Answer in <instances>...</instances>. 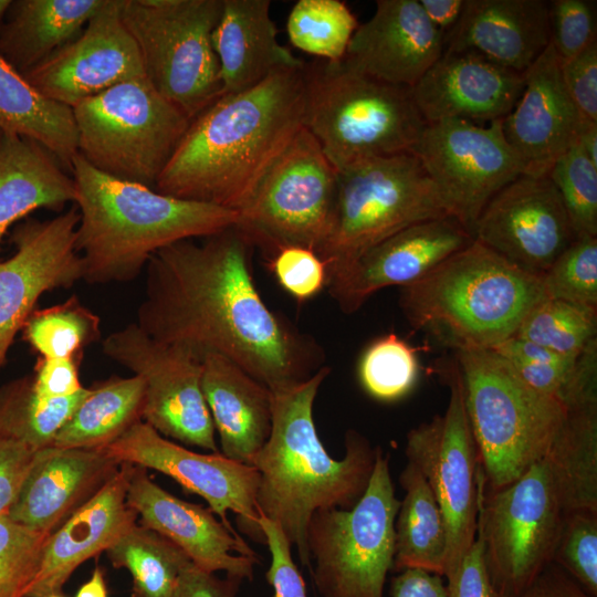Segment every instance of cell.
<instances>
[{"label": "cell", "instance_id": "1", "mask_svg": "<svg viewBox=\"0 0 597 597\" xmlns=\"http://www.w3.org/2000/svg\"><path fill=\"white\" fill-rule=\"evenodd\" d=\"M201 239L177 241L148 260L138 327L201 360L221 355L271 391L296 386L324 367L315 338L262 298L247 234L233 224Z\"/></svg>", "mask_w": 597, "mask_h": 597}, {"label": "cell", "instance_id": "2", "mask_svg": "<svg viewBox=\"0 0 597 597\" xmlns=\"http://www.w3.org/2000/svg\"><path fill=\"white\" fill-rule=\"evenodd\" d=\"M304 64L277 70L245 91L221 95L199 113L155 190L238 211L304 127Z\"/></svg>", "mask_w": 597, "mask_h": 597}, {"label": "cell", "instance_id": "3", "mask_svg": "<svg viewBox=\"0 0 597 597\" xmlns=\"http://www.w3.org/2000/svg\"><path fill=\"white\" fill-rule=\"evenodd\" d=\"M329 371L324 366L296 386L272 391L271 432L251 463L260 475L259 514L281 528L310 570L306 528L312 515L321 510L352 509L367 489L378 449L349 429L344 458L328 454L314 423L313 407Z\"/></svg>", "mask_w": 597, "mask_h": 597}, {"label": "cell", "instance_id": "4", "mask_svg": "<svg viewBox=\"0 0 597 597\" xmlns=\"http://www.w3.org/2000/svg\"><path fill=\"white\" fill-rule=\"evenodd\" d=\"M71 172L80 214L75 250L82 259L83 281L90 284L129 282L158 250L238 222V211L113 178L78 154Z\"/></svg>", "mask_w": 597, "mask_h": 597}, {"label": "cell", "instance_id": "5", "mask_svg": "<svg viewBox=\"0 0 597 597\" xmlns=\"http://www.w3.org/2000/svg\"><path fill=\"white\" fill-rule=\"evenodd\" d=\"M544 298L542 276L473 240L425 277L404 286L399 306L415 329L457 352L492 349L514 336Z\"/></svg>", "mask_w": 597, "mask_h": 597}, {"label": "cell", "instance_id": "6", "mask_svg": "<svg viewBox=\"0 0 597 597\" xmlns=\"http://www.w3.org/2000/svg\"><path fill=\"white\" fill-rule=\"evenodd\" d=\"M304 82V127L337 171L412 153L427 124L410 88L365 75L344 60L305 62Z\"/></svg>", "mask_w": 597, "mask_h": 597}, {"label": "cell", "instance_id": "7", "mask_svg": "<svg viewBox=\"0 0 597 597\" xmlns=\"http://www.w3.org/2000/svg\"><path fill=\"white\" fill-rule=\"evenodd\" d=\"M481 483L494 491L543 460L563 422L555 398L524 384L492 349L457 350Z\"/></svg>", "mask_w": 597, "mask_h": 597}, {"label": "cell", "instance_id": "8", "mask_svg": "<svg viewBox=\"0 0 597 597\" xmlns=\"http://www.w3.org/2000/svg\"><path fill=\"white\" fill-rule=\"evenodd\" d=\"M71 108L78 155L107 176L154 189L191 122L146 76Z\"/></svg>", "mask_w": 597, "mask_h": 597}, {"label": "cell", "instance_id": "9", "mask_svg": "<svg viewBox=\"0 0 597 597\" xmlns=\"http://www.w3.org/2000/svg\"><path fill=\"white\" fill-rule=\"evenodd\" d=\"M395 495L389 454L377 449L367 489L349 510L315 512L306 546L315 588L322 597H383L395 556Z\"/></svg>", "mask_w": 597, "mask_h": 597}, {"label": "cell", "instance_id": "10", "mask_svg": "<svg viewBox=\"0 0 597 597\" xmlns=\"http://www.w3.org/2000/svg\"><path fill=\"white\" fill-rule=\"evenodd\" d=\"M337 172L334 220L318 253L327 273L406 227L451 217L413 153L368 159Z\"/></svg>", "mask_w": 597, "mask_h": 597}, {"label": "cell", "instance_id": "11", "mask_svg": "<svg viewBox=\"0 0 597 597\" xmlns=\"http://www.w3.org/2000/svg\"><path fill=\"white\" fill-rule=\"evenodd\" d=\"M222 0H119L146 78L191 121L221 95L212 32Z\"/></svg>", "mask_w": 597, "mask_h": 597}, {"label": "cell", "instance_id": "12", "mask_svg": "<svg viewBox=\"0 0 597 597\" xmlns=\"http://www.w3.org/2000/svg\"><path fill=\"white\" fill-rule=\"evenodd\" d=\"M337 187V170L303 127L238 210L235 226L268 259L291 245L318 254L332 229Z\"/></svg>", "mask_w": 597, "mask_h": 597}, {"label": "cell", "instance_id": "13", "mask_svg": "<svg viewBox=\"0 0 597 597\" xmlns=\"http://www.w3.org/2000/svg\"><path fill=\"white\" fill-rule=\"evenodd\" d=\"M478 526L486 567L502 597H519L552 563L564 507L546 459L494 491L478 474Z\"/></svg>", "mask_w": 597, "mask_h": 597}, {"label": "cell", "instance_id": "14", "mask_svg": "<svg viewBox=\"0 0 597 597\" xmlns=\"http://www.w3.org/2000/svg\"><path fill=\"white\" fill-rule=\"evenodd\" d=\"M443 368L450 389L447 409L407 433L405 453L427 480L444 520V576L476 536L479 461L455 359Z\"/></svg>", "mask_w": 597, "mask_h": 597}, {"label": "cell", "instance_id": "15", "mask_svg": "<svg viewBox=\"0 0 597 597\" xmlns=\"http://www.w3.org/2000/svg\"><path fill=\"white\" fill-rule=\"evenodd\" d=\"M103 353L143 379V421L161 436L219 452L202 388V360L188 348L158 342L136 323L107 335Z\"/></svg>", "mask_w": 597, "mask_h": 597}, {"label": "cell", "instance_id": "16", "mask_svg": "<svg viewBox=\"0 0 597 597\" xmlns=\"http://www.w3.org/2000/svg\"><path fill=\"white\" fill-rule=\"evenodd\" d=\"M412 153L439 189L451 217L471 234L489 201L524 174L504 137L502 119L486 127L463 119L426 124Z\"/></svg>", "mask_w": 597, "mask_h": 597}, {"label": "cell", "instance_id": "17", "mask_svg": "<svg viewBox=\"0 0 597 597\" xmlns=\"http://www.w3.org/2000/svg\"><path fill=\"white\" fill-rule=\"evenodd\" d=\"M104 450L121 463L153 469L178 482L209 504V509L232 532L228 511L237 515L241 532L265 544L259 525L258 470L228 459L221 452L198 453L161 436L145 421H138Z\"/></svg>", "mask_w": 597, "mask_h": 597}, {"label": "cell", "instance_id": "18", "mask_svg": "<svg viewBox=\"0 0 597 597\" xmlns=\"http://www.w3.org/2000/svg\"><path fill=\"white\" fill-rule=\"evenodd\" d=\"M78 220L73 206L53 219H28L13 229L14 254L0 261V369L39 298L83 280L82 259L75 250Z\"/></svg>", "mask_w": 597, "mask_h": 597}, {"label": "cell", "instance_id": "19", "mask_svg": "<svg viewBox=\"0 0 597 597\" xmlns=\"http://www.w3.org/2000/svg\"><path fill=\"white\" fill-rule=\"evenodd\" d=\"M473 239L523 271L542 276L576 239L548 175L522 174L476 219Z\"/></svg>", "mask_w": 597, "mask_h": 597}, {"label": "cell", "instance_id": "20", "mask_svg": "<svg viewBox=\"0 0 597 597\" xmlns=\"http://www.w3.org/2000/svg\"><path fill=\"white\" fill-rule=\"evenodd\" d=\"M473 240L453 217L417 222L329 271L326 287L339 310L352 314L381 289L418 282Z\"/></svg>", "mask_w": 597, "mask_h": 597}, {"label": "cell", "instance_id": "21", "mask_svg": "<svg viewBox=\"0 0 597 597\" xmlns=\"http://www.w3.org/2000/svg\"><path fill=\"white\" fill-rule=\"evenodd\" d=\"M23 76L42 95L69 107L146 76L137 44L122 21L119 0H106L75 40Z\"/></svg>", "mask_w": 597, "mask_h": 597}, {"label": "cell", "instance_id": "22", "mask_svg": "<svg viewBox=\"0 0 597 597\" xmlns=\"http://www.w3.org/2000/svg\"><path fill=\"white\" fill-rule=\"evenodd\" d=\"M126 505L139 516V524L171 541L199 568L253 579L258 555L238 532L218 521L210 509L164 490L142 467L132 464Z\"/></svg>", "mask_w": 597, "mask_h": 597}, {"label": "cell", "instance_id": "23", "mask_svg": "<svg viewBox=\"0 0 597 597\" xmlns=\"http://www.w3.org/2000/svg\"><path fill=\"white\" fill-rule=\"evenodd\" d=\"M583 121L561 73V59L549 43L524 72V88L502 119L505 139L520 158L524 174L548 175L576 143Z\"/></svg>", "mask_w": 597, "mask_h": 597}, {"label": "cell", "instance_id": "24", "mask_svg": "<svg viewBox=\"0 0 597 597\" xmlns=\"http://www.w3.org/2000/svg\"><path fill=\"white\" fill-rule=\"evenodd\" d=\"M524 88L519 73L472 51L447 52L410 88L427 124L503 119Z\"/></svg>", "mask_w": 597, "mask_h": 597}, {"label": "cell", "instance_id": "25", "mask_svg": "<svg viewBox=\"0 0 597 597\" xmlns=\"http://www.w3.org/2000/svg\"><path fill=\"white\" fill-rule=\"evenodd\" d=\"M443 50V34L419 0H378L371 18L353 34L343 60L365 75L411 88Z\"/></svg>", "mask_w": 597, "mask_h": 597}, {"label": "cell", "instance_id": "26", "mask_svg": "<svg viewBox=\"0 0 597 597\" xmlns=\"http://www.w3.org/2000/svg\"><path fill=\"white\" fill-rule=\"evenodd\" d=\"M121 465L104 449L50 446L38 450L8 515L50 534L103 489Z\"/></svg>", "mask_w": 597, "mask_h": 597}, {"label": "cell", "instance_id": "27", "mask_svg": "<svg viewBox=\"0 0 597 597\" xmlns=\"http://www.w3.org/2000/svg\"><path fill=\"white\" fill-rule=\"evenodd\" d=\"M130 468L122 463L103 489L49 534L39 573L25 597L61 594L82 563L105 552L137 522L136 513L126 505Z\"/></svg>", "mask_w": 597, "mask_h": 597}, {"label": "cell", "instance_id": "28", "mask_svg": "<svg viewBox=\"0 0 597 597\" xmlns=\"http://www.w3.org/2000/svg\"><path fill=\"white\" fill-rule=\"evenodd\" d=\"M443 43V51H472L524 73L549 44L548 1L465 0Z\"/></svg>", "mask_w": 597, "mask_h": 597}, {"label": "cell", "instance_id": "29", "mask_svg": "<svg viewBox=\"0 0 597 597\" xmlns=\"http://www.w3.org/2000/svg\"><path fill=\"white\" fill-rule=\"evenodd\" d=\"M270 8V0H222L212 32L221 95L245 91L277 70L304 64L279 43Z\"/></svg>", "mask_w": 597, "mask_h": 597}, {"label": "cell", "instance_id": "30", "mask_svg": "<svg viewBox=\"0 0 597 597\" xmlns=\"http://www.w3.org/2000/svg\"><path fill=\"white\" fill-rule=\"evenodd\" d=\"M201 388L221 453L251 465L271 432L272 391L218 354L202 358Z\"/></svg>", "mask_w": 597, "mask_h": 597}, {"label": "cell", "instance_id": "31", "mask_svg": "<svg viewBox=\"0 0 597 597\" xmlns=\"http://www.w3.org/2000/svg\"><path fill=\"white\" fill-rule=\"evenodd\" d=\"M38 142L15 134L0 135V248L11 226L38 209L62 210L75 202L72 176Z\"/></svg>", "mask_w": 597, "mask_h": 597}, {"label": "cell", "instance_id": "32", "mask_svg": "<svg viewBox=\"0 0 597 597\" xmlns=\"http://www.w3.org/2000/svg\"><path fill=\"white\" fill-rule=\"evenodd\" d=\"M105 1H11L0 25V54L25 74L75 40Z\"/></svg>", "mask_w": 597, "mask_h": 597}, {"label": "cell", "instance_id": "33", "mask_svg": "<svg viewBox=\"0 0 597 597\" xmlns=\"http://www.w3.org/2000/svg\"><path fill=\"white\" fill-rule=\"evenodd\" d=\"M0 130L38 142L71 170L77 154L72 108L38 92L1 54Z\"/></svg>", "mask_w": 597, "mask_h": 597}, {"label": "cell", "instance_id": "34", "mask_svg": "<svg viewBox=\"0 0 597 597\" xmlns=\"http://www.w3.org/2000/svg\"><path fill=\"white\" fill-rule=\"evenodd\" d=\"M399 483L404 498L395 520L392 570L420 568L443 576L447 553L444 520L436 498L418 468L402 469Z\"/></svg>", "mask_w": 597, "mask_h": 597}, {"label": "cell", "instance_id": "35", "mask_svg": "<svg viewBox=\"0 0 597 597\" xmlns=\"http://www.w3.org/2000/svg\"><path fill=\"white\" fill-rule=\"evenodd\" d=\"M144 381L112 376L90 387L88 395L57 432L60 448L104 449L143 420Z\"/></svg>", "mask_w": 597, "mask_h": 597}, {"label": "cell", "instance_id": "36", "mask_svg": "<svg viewBox=\"0 0 597 597\" xmlns=\"http://www.w3.org/2000/svg\"><path fill=\"white\" fill-rule=\"evenodd\" d=\"M544 459L552 469L564 511L597 510V400L565 408Z\"/></svg>", "mask_w": 597, "mask_h": 597}, {"label": "cell", "instance_id": "37", "mask_svg": "<svg viewBox=\"0 0 597 597\" xmlns=\"http://www.w3.org/2000/svg\"><path fill=\"white\" fill-rule=\"evenodd\" d=\"M105 553L115 568L132 574V597H171L182 570L192 563L171 541L137 522Z\"/></svg>", "mask_w": 597, "mask_h": 597}, {"label": "cell", "instance_id": "38", "mask_svg": "<svg viewBox=\"0 0 597 597\" xmlns=\"http://www.w3.org/2000/svg\"><path fill=\"white\" fill-rule=\"evenodd\" d=\"M88 392L84 387L71 397L49 399L34 390L31 376L11 380L0 386V437L34 452L52 446Z\"/></svg>", "mask_w": 597, "mask_h": 597}, {"label": "cell", "instance_id": "39", "mask_svg": "<svg viewBox=\"0 0 597 597\" xmlns=\"http://www.w3.org/2000/svg\"><path fill=\"white\" fill-rule=\"evenodd\" d=\"M22 333L41 358H81L83 349L101 338V320L72 295L63 303L34 310Z\"/></svg>", "mask_w": 597, "mask_h": 597}, {"label": "cell", "instance_id": "40", "mask_svg": "<svg viewBox=\"0 0 597 597\" xmlns=\"http://www.w3.org/2000/svg\"><path fill=\"white\" fill-rule=\"evenodd\" d=\"M358 21L339 0H298L286 20L291 44L318 60L344 59Z\"/></svg>", "mask_w": 597, "mask_h": 597}, {"label": "cell", "instance_id": "41", "mask_svg": "<svg viewBox=\"0 0 597 597\" xmlns=\"http://www.w3.org/2000/svg\"><path fill=\"white\" fill-rule=\"evenodd\" d=\"M514 336L576 358L597 339V310L546 297L527 313Z\"/></svg>", "mask_w": 597, "mask_h": 597}, {"label": "cell", "instance_id": "42", "mask_svg": "<svg viewBox=\"0 0 597 597\" xmlns=\"http://www.w3.org/2000/svg\"><path fill=\"white\" fill-rule=\"evenodd\" d=\"M418 349L396 334L373 341L358 364V377L365 391L380 401L407 396L419 376Z\"/></svg>", "mask_w": 597, "mask_h": 597}, {"label": "cell", "instance_id": "43", "mask_svg": "<svg viewBox=\"0 0 597 597\" xmlns=\"http://www.w3.org/2000/svg\"><path fill=\"white\" fill-rule=\"evenodd\" d=\"M576 238L597 237V166L574 144L551 168Z\"/></svg>", "mask_w": 597, "mask_h": 597}, {"label": "cell", "instance_id": "44", "mask_svg": "<svg viewBox=\"0 0 597 597\" xmlns=\"http://www.w3.org/2000/svg\"><path fill=\"white\" fill-rule=\"evenodd\" d=\"M552 563L569 575L590 597H597V510L563 513Z\"/></svg>", "mask_w": 597, "mask_h": 597}, {"label": "cell", "instance_id": "45", "mask_svg": "<svg viewBox=\"0 0 597 597\" xmlns=\"http://www.w3.org/2000/svg\"><path fill=\"white\" fill-rule=\"evenodd\" d=\"M530 388L562 400L569 387L576 358L512 336L492 348Z\"/></svg>", "mask_w": 597, "mask_h": 597}, {"label": "cell", "instance_id": "46", "mask_svg": "<svg viewBox=\"0 0 597 597\" xmlns=\"http://www.w3.org/2000/svg\"><path fill=\"white\" fill-rule=\"evenodd\" d=\"M547 298L597 310V237L576 238L542 275Z\"/></svg>", "mask_w": 597, "mask_h": 597}, {"label": "cell", "instance_id": "47", "mask_svg": "<svg viewBox=\"0 0 597 597\" xmlns=\"http://www.w3.org/2000/svg\"><path fill=\"white\" fill-rule=\"evenodd\" d=\"M49 534L0 515V597H25L41 565Z\"/></svg>", "mask_w": 597, "mask_h": 597}, {"label": "cell", "instance_id": "48", "mask_svg": "<svg viewBox=\"0 0 597 597\" xmlns=\"http://www.w3.org/2000/svg\"><path fill=\"white\" fill-rule=\"evenodd\" d=\"M596 1H548L549 43L561 61L597 42Z\"/></svg>", "mask_w": 597, "mask_h": 597}, {"label": "cell", "instance_id": "49", "mask_svg": "<svg viewBox=\"0 0 597 597\" xmlns=\"http://www.w3.org/2000/svg\"><path fill=\"white\" fill-rule=\"evenodd\" d=\"M268 262L280 286L298 302L314 297L326 286L327 266L312 249L284 247Z\"/></svg>", "mask_w": 597, "mask_h": 597}, {"label": "cell", "instance_id": "50", "mask_svg": "<svg viewBox=\"0 0 597 597\" xmlns=\"http://www.w3.org/2000/svg\"><path fill=\"white\" fill-rule=\"evenodd\" d=\"M259 525L271 555L265 578L273 589V597H307L304 579L291 554L292 545L281 528L263 515H260Z\"/></svg>", "mask_w": 597, "mask_h": 597}, {"label": "cell", "instance_id": "51", "mask_svg": "<svg viewBox=\"0 0 597 597\" xmlns=\"http://www.w3.org/2000/svg\"><path fill=\"white\" fill-rule=\"evenodd\" d=\"M562 78L583 119L597 123V42L561 61Z\"/></svg>", "mask_w": 597, "mask_h": 597}, {"label": "cell", "instance_id": "52", "mask_svg": "<svg viewBox=\"0 0 597 597\" xmlns=\"http://www.w3.org/2000/svg\"><path fill=\"white\" fill-rule=\"evenodd\" d=\"M443 577L447 597H502L492 584L478 534L459 564Z\"/></svg>", "mask_w": 597, "mask_h": 597}, {"label": "cell", "instance_id": "53", "mask_svg": "<svg viewBox=\"0 0 597 597\" xmlns=\"http://www.w3.org/2000/svg\"><path fill=\"white\" fill-rule=\"evenodd\" d=\"M80 359L39 357L31 376L34 390L49 399L71 397L78 392L84 388L78 378Z\"/></svg>", "mask_w": 597, "mask_h": 597}, {"label": "cell", "instance_id": "54", "mask_svg": "<svg viewBox=\"0 0 597 597\" xmlns=\"http://www.w3.org/2000/svg\"><path fill=\"white\" fill-rule=\"evenodd\" d=\"M34 451L0 437V515H7L15 501Z\"/></svg>", "mask_w": 597, "mask_h": 597}, {"label": "cell", "instance_id": "55", "mask_svg": "<svg viewBox=\"0 0 597 597\" xmlns=\"http://www.w3.org/2000/svg\"><path fill=\"white\" fill-rule=\"evenodd\" d=\"M243 580L203 570L190 563L181 573L171 597H237Z\"/></svg>", "mask_w": 597, "mask_h": 597}, {"label": "cell", "instance_id": "56", "mask_svg": "<svg viewBox=\"0 0 597 597\" xmlns=\"http://www.w3.org/2000/svg\"><path fill=\"white\" fill-rule=\"evenodd\" d=\"M391 597H447L442 576L420 568L398 572L390 580Z\"/></svg>", "mask_w": 597, "mask_h": 597}, {"label": "cell", "instance_id": "57", "mask_svg": "<svg viewBox=\"0 0 597 597\" xmlns=\"http://www.w3.org/2000/svg\"><path fill=\"white\" fill-rule=\"evenodd\" d=\"M519 597H590L561 567L549 563Z\"/></svg>", "mask_w": 597, "mask_h": 597}, {"label": "cell", "instance_id": "58", "mask_svg": "<svg viewBox=\"0 0 597 597\" xmlns=\"http://www.w3.org/2000/svg\"><path fill=\"white\" fill-rule=\"evenodd\" d=\"M429 21L443 34L458 23L465 0H419Z\"/></svg>", "mask_w": 597, "mask_h": 597}, {"label": "cell", "instance_id": "59", "mask_svg": "<svg viewBox=\"0 0 597 597\" xmlns=\"http://www.w3.org/2000/svg\"><path fill=\"white\" fill-rule=\"evenodd\" d=\"M587 158L597 166V123L583 119L575 143Z\"/></svg>", "mask_w": 597, "mask_h": 597}, {"label": "cell", "instance_id": "60", "mask_svg": "<svg viewBox=\"0 0 597 597\" xmlns=\"http://www.w3.org/2000/svg\"><path fill=\"white\" fill-rule=\"evenodd\" d=\"M75 597H107L104 572L96 566L92 576L77 590Z\"/></svg>", "mask_w": 597, "mask_h": 597}, {"label": "cell", "instance_id": "61", "mask_svg": "<svg viewBox=\"0 0 597 597\" xmlns=\"http://www.w3.org/2000/svg\"><path fill=\"white\" fill-rule=\"evenodd\" d=\"M12 0H0V25L3 22L6 13L11 4Z\"/></svg>", "mask_w": 597, "mask_h": 597}, {"label": "cell", "instance_id": "62", "mask_svg": "<svg viewBox=\"0 0 597 597\" xmlns=\"http://www.w3.org/2000/svg\"><path fill=\"white\" fill-rule=\"evenodd\" d=\"M50 597H64V596H63L62 593H61V594H54V595H51Z\"/></svg>", "mask_w": 597, "mask_h": 597}, {"label": "cell", "instance_id": "63", "mask_svg": "<svg viewBox=\"0 0 597 597\" xmlns=\"http://www.w3.org/2000/svg\"><path fill=\"white\" fill-rule=\"evenodd\" d=\"M1 133H2V132L0 130V135H1Z\"/></svg>", "mask_w": 597, "mask_h": 597}]
</instances>
